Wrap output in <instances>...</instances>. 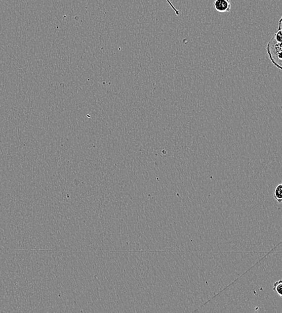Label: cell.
<instances>
[{
	"instance_id": "obj_4",
	"label": "cell",
	"mask_w": 282,
	"mask_h": 313,
	"mask_svg": "<svg viewBox=\"0 0 282 313\" xmlns=\"http://www.w3.org/2000/svg\"><path fill=\"white\" fill-rule=\"evenodd\" d=\"M273 290L275 291L276 293L282 297V281L279 280L277 282H276L275 284H274V288Z\"/></svg>"
},
{
	"instance_id": "obj_5",
	"label": "cell",
	"mask_w": 282,
	"mask_h": 313,
	"mask_svg": "<svg viewBox=\"0 0 282 313\" xmlns=\"http://www.w3.org/2000/svg\"><path fill=\"white\" fill-rule=\"evenodd\" d=\"M166 1L168 2V4L170 5V6L171 8H172V9L173 10L174 12H175L176 15H179V13H179V11L176 9V8L175 7V6H174L173 4L171 3V2L170 1V0H166Z\"/></svg>"
},
{
	"instance_id": "obj_1",
	"label": "cell",
	"mask_w": 282,
	"mask_h": 313,
	"mask_svg": "<svg viewBox=\"0 0 282 313\" xmlns=\"http://www.w3.org/2000/svg\"><path fill=\"white\" fill-rule=\"evenodd\" d=\"M282 18L279 19L277 32L268 42L267 51L273 64L279 69H282Z\"/></svg>"
},
{
	"instance_id": "obj_3",
	"label": "cell",
	"mask_w": 282,
	"mask_h": 313,
	"mask_svg": "<svg viewBox=\"0 0 282 313\" xmlns=\"http://www.w3.org/2000/svg\"><path fill=\"white\" fill-rule=\"evenodd\" d=\"M274 197H275L276 201H278V203H281L282 201V185L280 184L276 187L275 194H274Z\"/></svg>"
},
{
	"instance_id": "obj_2",
	"label": "cell",
	"mask_w": 282,
	"mask_h": 313,
	"mask_svg": "<svg viewBox=\"0 0 282 313\" xmlns=\"http://www.w3.org/2000/svg\"><path fill=\"white\" fill-rule=\"evenodd\" d=\"M214 7L218 12H229L231 8L230 0H215Z\"/></svg>"
}]
</instances>
